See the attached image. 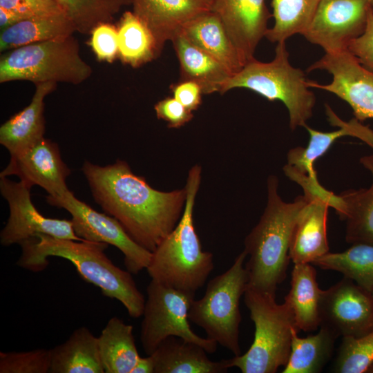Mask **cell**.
<instances>
[{
	"label": "cell",
	"instance_id": "cell-1",
	"mask_svg": "<svg viewBox=\"0 0 373 373\" xmlns=\"http://www.w3.org/2000/svg\"><path fill=\"white\" fill-rule=\"evenodd\" d=\"M82 171L95 201L133 240L151 252L182 215L184 188L170 192L156 190L134 174L125 161L117 160L102 166L86 160Z\"/></svg>",
	"mask_w": 373,
	"mask_h": 373
},
{
	"label": "cell",
	"instance_id": "cell-2",
	"mask_svg": "<svg viewBox=\"0 0 373 373\" xmlns=\"http://www.w3.org/2000/svg\"><path fill=\"white\" fill-rule=\"evenodd\" d=\"M19 245V267L39 272L48 266L50 257L66 259L85 281L99 287L104 296L119 301L131 317L142 316L144 296L138 289L132 274L115 265L106 255L108 244L38 234Z\"/></svg>",
	"mask_w": 373,
	"mask_h": 373
},
{
	"label": "cell",
	"instance_id": "cell-3",
	"mask_svg": "<svg viewBox=\"0 0 373 373\" xmlns=\"http://www.w3.org/2000/svg\"><path fill=\"white\" fill-rule=\"evenodd\" d=\"M306 202L304 195L293 202H285L278 194L277 176H269L267 205L245 240L244 251L249 256L245 265L248 288L276 296L278 285L286 277L294 224Z\"/></svg>",
	"mask_w": 373,
	"mask_h": 373
},
{
	"label": "cell",
	"instance_id": "cell-4",
	"mask_svg": "<svg viewBox=\"0 0 373 373\" xmlns=\"http://www.w3.org/2000/svg\"><path fill=\"white\" fill-rule=\"evenodd\" d=\"M201 180V167L193 166L185 185L182 215L173 230L152 251L146 271L152 280L195 295L214 268L213 255L203 251L193 224V208Z\"/></svg>",
	"mask_w": 373,
	"mask_h": 373
},
{
	"label": "cell",
	"instance_id": "cell-5",
	"mask_svg": "<svg viewBox=\"0 0 373 373\" xmlns=\"http://www.w3.org/2000/svg\"><path fill=\"white\" fill-rule=\"evenodd\" d=\"M285 41L277 43L275 56L269 62L255 58L232 75L224 84L221 93L231 89H249L269 101H281L288 110L289 127L307 125L316 104L314 94L307 86L304 72L289 61Z\"/></svg>",
	"mask_w": 373,
	"mask_h": 373
},
{
	"label": "cell",
	"instance_id": "cell-6",
	"mask_svg": "<svg viewBox=\"0 0 373 373\" xmlns=\"http://www.w3.org/2000/svg\"><path fill=\"white\" fill-rule=\"evenodd\" d=\"M244 300L255 325L254 341L245 354L226 359L227 365L242 373H275L290 354L292 329L297 328L292 310L285 301L278 304L276 296L248 287Z\"/></svg>",
	"mask_w": 373,
	"mask_h": 373
},
{
	"label": "cell",
	"instance_id": "cell-7",
	"mask_svg": "<svg viewBox=\"0 0 373 373\" xmlns=\"http://www.w3.org/2000/svg\"><path fill=\"white\" fill-rule=\"evenodd\" d=\"M92 68L82 58L73 36L21 46L1 55L0 82L29 81L79 84Z\"/></svg>",
	"mask_w": 373,
	"mask_h": 373
},
{
	"label": "cell",
	"instance_id": "cell-8",
	"mask_svg": "<svg viewBox=\"0 0 373 373\" xmlns=\"http://www.w3.org/2000/svg\"><path fill=\"white\" fill-rule=\"evenodd\" d=\"M243 251L225 272L209 281L204 296L195 298L189 311L191 322L203 329L207 337L231 351L241 354L239 327L241 322L240 300L248 284Z\"/></svg>",
	"mask_w": 373,
	"mask_h": 373
},
{
	"label": "cell",
	"instance_id": "cell-9",
	"mask_svg": "<svg viewBox=\"0 0 373 373\" xmlns=\"http://www.w3.org/2000/svg\"><path fill=\"white\" fill-rule=\"evenodd\" d=\"M146 294L140 341L147 355H151L169 336L196 343L208 354L216 351L218 343L198 336L189 324V311L195 295L169 287L152 279L146 287Z\"/></svg>",
	"mask_w": 373,
	"mask_h": 373
},
{
	"label": "cell",
	"instance_id": "cell-10",
	"mask_svg": "<svg viewBox=\"0 0 373 373\" xmlns=\"http://www.w3.org/2000/svg\"><path fill=\"white\" fill-rule=\"evenodd\" d=\"M46 201L70 213L74 231L79 238L117 248L124 255L126 270L132 274H137L148 267L152 252L133 240L113 217L95 211L78 200L70 190L62 195H48Z\"/></svg>",
	"mask_w": 373,
	"mask_h": 373
},
{
	"label": "cell",
	"instance_id": "cell-11",
	"mask_svg": "<svg viewBox=\"0 0 373 373\" xmlns=\"http://www.w3.org/2000/svg\"><path fill=\"white\" fill-rule=\"evenodd\" d=\"M30 189L22 181L0 177V192L9 206V217L0 233V243L8 247L45 234L52 237L83 240L75 233L71 220L46 218L34 206Z\"/></svg>",
	"mask_w": 373,
	"mask_h": 373
},
{
	"label": "cell",
	"instance_id": "cell-12",
	"mask_svg": "<svg viewBox=\"0 0 373 373\" xmlns=\"http://www.w3.org/2000/svg\"><path fill=\"white\" fill-rule=\"evenodd\" d=\"M323 70L332 75L329 84L307 82L309 88L332 93L346 102L360 122L373 119V71L363 66L348 50L325 52L307 72Z\"/></svg>",
	"mask_w": 373,
	"mask_h": 373
},
{
	"label": "cell",
	"instance_id": "cell-13",
	"mask_svg": "<svg viewBox=\"0 0 373 373\" xmlns=\"http://www.w3.org/2000/svg\"><path fill=\"white\" fill-rule=\"evenodd\" d=\"M319 315L320 326L337 337L361 336L373 329L372 293L344 277L323 290Z\"/></svg>",
	"mask_w": 373,
	"mask_h": 373
},
{
	"label": "cell",
	"instance_id": "cell-14",
	"mask_svg": "<svg viewBox=\"0 0 373 373\" xmlns=\"http://www.w3.org/2000/svg\"><path fill=\"white\" fill-rule=\"evenodd\" d=\"M372 8L367 0H323L302 35L327 53L347 50L363 33Z\"/></svg>",
	"mask_w": 373,
	"mask_h": 373
},
{
	"label": "cell",
	"instance_id": "cell-15",
	"mask_svg": "<svg viewBox=\"0 0 373 373\" xmlns=\"http://www.w3.org/2000/svg\"><path fill=\"white\" fill-rule=\"evenodd\" d=\"M70 174L58 144L43 137L21 153L10 156L0 177L16 175L30 188L37 185L48 195L59 196L69 191L66 180Z\"/></svg>",
	"mask_w": 373,
	"mask_h": 373
},
{
	"label": "cell",
	"instance_id": "cell-16",
	"mask_svg": "<svg viewBox=\"0 0 373 373\" xmlns=\"http://www.w3.org/2000/svg\"><path fill=\"white\" fill-rule=\"evenodd\" d=\"M211 10L220 19L245 65L254 59L272 16L265 0H211Z\"/></svg>",
	"mask_w": 373,
	"mask_h": 373
},
{
	"label": "cell",
	"instance_id": "cell-17",
	"mask_svg": "<svg viewBox=\"0 0 373 373\" xmlns=\"http://www.w3.org/2000/svg\"><path fill=\"white\" fill-rule=\"evenodd\" d=\"M133 12L153 35L161 54L166 43L195 17L211 10V0H132Z\"/></svg>",
	"mask_w": 373,
	"mask_h": 373
},
{
	"label": "cell",
	"instance_id": "cell-18",
	"mask_svg": "<svg viewBox=\"0 0 373 373\" xmlns=\"http://www.w3.org/2000/svg\"><path fill=\"white\" fill-rule=\"evenodd\" d=\"M304 195L307 202L296 218L290 238L289 254L294 264H312L329 252L327 213L329 207L334 209V202L319 196Z\"/></svg>",
	"mask_w": 373,
	"mask_h": 373
},
{
	"label": "cell",
	"instance_id": "cell-19",
	"mask_svg": "<svg viewBox=\"0 0 373 373\" xmlns=\"http://www.w3.org/2000/svg\"><path fill=\"white\" fill-rule=\"evenodd\" d=\"M325 106L330 124L339 128L331 132H323L314 129L307 124L304 127L309 135L307 146L291 149L287 155L288 166L314 180H318L314 168L316 161L329 150L337 139L343 136L356 137L373 149L372 129L363 125L355 117L348 122L343 121L336 115L328 104H325Z\"/></svg>",
	"mask_w": 373,
	"mask_h": 373
},
{
	"label": "cell",
	"instance_id": "cell-20",
	"mask_svg": "<svg viewBox=\"0 0 373 373\" xmlns=\"http://www.w3.org/2000/svg\"><path fill=\"white\" fill-rule=\"evenodd\" d=\"M35 85L30 103L0 127V144L10 156L21 153L44 137V99L55 90L57 83L48 82Z\"/></svg>",
	"mask_w": 373,
	"mask_h": 373
},
{
	"label": "cell",
	"instance_id": "cell-21",
	"mask_svg": "<svg viewBox=\"0 0 373 373\" xmlns=\"http://www.w3.org/2000/svg\"><path fill=\"white\" fill-rule=\"evenodd\" d=\"M180 33L221 63L231 75L245 66L222 23L211 10L188 22Z\"/></svg>",
	"mask_w": 373,
	"mask_h": 373
},
{
	"label": "cell",
	"instance_id": "cell-22",
	"mask_svg": "<svg viewBox=\"0 0 373 373\" xmlns=\"http://www.w3.org/2000/svg\"><path fill=\"white\" fill-rule=\"evenodd\" d=\"M200 345L176 336L164 340L151 354L154 373H224L229 368L226 359L213 361Z\"/></svg>",
	"mask_w": 373,
	"mask_h": 373
},
{
	"label": "cell",
	"instance_id": "cell-23",
	"mask_svg": "<svg viewBox=\"0 0 373 373\" xmlns=\"http://www.w3.org/2000/svg\"><path fill=\"white\" fill-rule=\"evenodd\" d=\"M180 66V80L192 81L203 94L221 93L222 87L232 75L218 61L202 50L182 34L172 40Z\"/></svg>",
	"mask_w": 373,
	"mask_h": 373
},
{
	"label": "cell",
	"instance_id": "cell-24",
	"mask_svg": "<svg viewBox=\"0 0 373 373\" xmlns=\"http://www.w3.org/2000/svg\"><path fill=\"white\" fill-rule=\"evenodd\" d=\"M359 161L372 175L371 185L342 192L337 214L345 221L347 242L373 245V154L364 155Z\"/></svg>",
	"mask_w": 373,
	"mask_h": 373
},
{
	"label": "cell",
	"instance_id": "cell-25",
	"mask_svg": "<svg viewBox=\"0 0 373 373\" xmlns=\"http://www.w3.org/2000/svg\"><path fill=\"white\" fill-rule=\"evenodd\" d=\"M50 350V373H104L97 337L82 326Z\"/></svg>",
	"mask_w": 373,
	"mask_h": 373
},
{
	"label": "cell",
	"instance_id": "cell-26",
	"mask_svg": "<svg viewBox=\"0 0 373 373\" xmlns=\"http://www.w3.org/2000/svg\"><path fill=\"white\" fill-rule=\"evenodd\" d=\"M322 291L312 264H294L291 288L285 301L292 310L298 330L312 332L321 325L319 307Z\"/></svg>",
	"mask_w": 373,
	"mask_h": 373
},
{
	"label": "cell",
	"instance_id": "cell-27",
	"mask_svg": "<svg viewBox=\"0 0 373 373\" xmlns=\"http://www.w3.org/2000/svg\"><path fill=\"white\" fill-rule=\"evenodd\" d=\"M133 325L121 318H110L97 337L104 373H131L140 357Z\"/></svg>",
	"mask_w": 373,
	"mask_h": 373
},
{
	"label": "cell",
	"instance_id": "cell-28",
	"mask_svg": "<svg viewBox=\"0 0 373 373\" xmlns=\"http://www.w3.org/2000/svg\"><path fill=\"white\" fill-rule=\"evenodd\" d=\"M76 29L65 13L36 17L1 30L0 51L71 36Z\"/></svg>",
	"mask_w": 373,
	"mask_h": 373
},
{
	"label": "cell",
	"instance_id": "cell-29",
	"mask_svg": "<svg viewBox=\"0 0 373 373\" xmlns=\"http://www.w3.org/2000/svg\"><path fill=\"white\" fill-rule=\"evenodd\" d=\"M319 332L305 338L298 336L293 328L291 352L283 373H317L329 361L337 336L329 329L320 326Z\"/></svg>",
	"mask_w": 373,
	"mask_h": 373
},
{
	"label": "cell",
	"instance_id": "cell-30",
	"mask_svg": "<svg viewBox=\"0 0 373 373\" xmlns=\"http://www.w3.org/2000/svg\"><path fill=\"white\" fill-rule=\"evenodd\" d=\"M117 28L118 58L123 64L138 68L160 56L153 35L133 11L122 14Z\"/></svg>",
	"mask_w": 373,
	"mask_h": 373
},
{
	"label": "cell",
	"instance_id": "cell-31",
	"mask_svg": "<svg viewBox=\"0 0 373 373\" xmlns=\"http://www.w3.org/2000/svg\"><path fill=\"white\" fill-rule=\"evenodd\" d=\"M312 264L323 269L340 272L373 292V245L354 243L343 252H328Z\"/></svg>",
	"mask_w": 373,
	"mask_h": 373
},
{
	"label": "cell",
	"instance_id": "cell-32",
	"mask_svg": "<svg viewBox=\"0 0 373 373\" xmlns=\"http://www.w3.org/2000/svg\"><path fill=\"white\" fill-rule=\"evenodd\" d=\"M323 0H272L274 26L265 37L271 42L286 41L296 34H300L311 23Z\"/></svg>",
	"mask_w": 373,
	"mask_h": 373
},
{
	"label": "cell",
	"instance_id": "cell-33",
	"mask_svg": "<svg viewBox=\"0 0 373 373\" xmlns=\"http://www.w3.org/2000/svg\"><path fill=\"white\" fill-rule=\"evenodd\" d=\"M76 31L90 34L98 24L111 22L132 0H57Z\"/></svg>",
	"mask_w": 373,
	"mask_h": 373
},
{
	"label": "cell",
	"instance_id": "cell-34",
	"mask_svg": "<svg viewBox=\"0 0 373 373\" xmlns=\"http://www.w3.org/2000/svg\"><path fill=\"white\" fill-rule=\"evenodd\" d=\"M373 362V329L359 337H343L334 372L366 373Z\"/></svg>",
	"mask_w": 373,
	"mask_h": 373
},
{
	"label": "cell",
	"instance_id": "cell-35",
	"mask_svg": "<svg viewBox=\"0 0 373 373\" xmlns=\"http://www.w3.org/2000/svg\"><path fill=\"white\" fill-rule=\"evenodd\" d=\"M50 368V349L0 352V373H48Z\"/></svg>",
	"mask_w": 373,
	"mask_h": 373
},
{
	"label": "cell",
	"instance_id": "cell-36",
	"mask_svg": "<svg viewBox=\"0 0 373 373\" xmlns=\"http://www.w3.org/2000/svg\"><path fill=\"white\" fill-rule=\"evenodd\" d=\"M89 45L97 59L113 63L118 57V35L117 26L104 22L90 32Z\"/></svg>",
	"mask_w": 373,
	"mask_h": 373
},
{
	"label": "cell",
	"instance_id": "cell-37",
	"mask_svg": "<svg viewBox=\"0 0 373 373\" xmlns=\"http://www.w3.org/2000/svg\"><path fill=\"white\" fill-rule=\"evenodd\" d=\"M0 8L14 11L25 19L65 13L57 0H0Z\"/></svg>",
	"mask_w": 373,
	"mask_h": 373
},
{
	"label": "cell",
	"instance_id": "cell-38",
	"mask_svg": "<svg viewBox=\"0 0 373 373\" xmlns=\"http://www.w3.org/2000/svg\"><path fill=\"white\" fill-rule=\"evenodd\" d=\"M154 110L157 117L166 122L170 128H180L193 117V112L186 108L173 96L157 102Z\"/></svg>",
	"mask_w": 373,
	"mask_h": 373
},
{
	"label": "cell",
	"instance_id": "cell-39",
	"mask_svg": "<svg viewBox=\"0 0 373 373\" xmlns=\"http://www.w3.org/2000/svg\"><path fill=\"white\" fill-rule=\"evenodd\" d=\"M347 50L363 66L373 71V8L369 12L363 33L350 42Z\"/></svg>",
	"mask_w": 373,
	"mask_h": 373
},
{
	"label": "cell",
	"instance_id": "cell-40",
	"mask_svg": "<svg viewBox=\"0 0 373 373\" xmlns=\"http://www.w3.org/2000/svg\"><path fill=\"white\" fill-rule=\"evenodd\" d=\"M173 96L191 111L197 110L202 103L203 94L200 86L192 81H180L170 86Z\"/></svg>",
	"mask_w": 373,
	"mask_h": 373
},
{
	"label": "cell",
	"instance_id": "cell-41",
	"mask_svg": "<svg viewBox=\"0 0 373 373\" xmlns=\"http://www.w3.org/2000/svg\"><path fill=\"white\" fill-rule=\"evenodd\" d=\"M23 20H25V19L15 12L0 8L1 30H3Z\"/></svg>",
	"mask_w": 373,
	"mask_h": 373
},
{
	"label": "cell",
	"instance_id": "cell-42",
	"mask_svg": "<svg viewBox=\"0 0 373 373\" xmlns=\"http://www.w3.org/2000/svg\"><path fill=\"white\" fill-rule=\"evenodd\" d=\"M155 363L151 355L140 357L131 373H154Z\"/></svg>",
	"mask_w": 373,
	"mask_h": 373
},
{
	"label": "cell",
	"instance_id": "cell-43",
	"mask_svg": "<svg viewBox=\"0 0 373 373\" xmlns=\"http://www.w3.org/2000/svg\"><path fill=\"white\" fill-rule=\"evenodd\" d=\"M366 373H373V362L368 367L367 370L366 371Z\"/></svg>",
	"mask_w": 373,
	"mask_h": 373
},
{
	"label": "cell",
	"instance_id": "cell-44",
	"mask_svg": "<svg viewBox=\"0 0 373 373\" xmlns=\"http://www.w3.org/2000/svg\"><path fill=\"white\" fill-rule=\"evenodd\" d=\"M373 8V0H367Z\"/></svg>",
	"mask_w": 373,
	"mask_h": 373
},
{
	"label": "cell",
	"instance_id": "cell-45",
	"mask_svg": "<svg viewBox=\"0 0 373 373\" xmlns=\"http://www.w3.org/2000/svg\"><path fill=\"white\" fill-rule=\"evenodd\" d=\"M372 295H373V292H372Z\"/></svg>",
	"mask_w": 373,
	"mask_h": 373
}]
</instances>
